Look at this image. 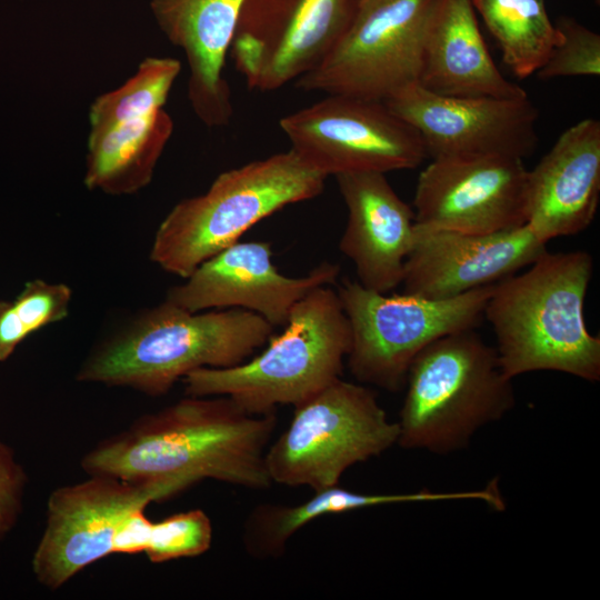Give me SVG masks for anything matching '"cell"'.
Instances as JSON below:
<instances>
[{
  "instance_id": "cell-8",
  "label": "cell",
  "mask_w": 600,
  "mask_h": 600,
  "mask_svg": "<svg viewBox=\"0 0 600 600\" xmlns=\"http://www.w3.org/2000/svg\"><path fill=\"white\" fill-rule=\"evenodd\" d=\"M494 284L449 299L381 293L344 279L337 290L351 330L347 363L357 382L389 392L404 389L414 358L452 332L476 329Z\"/></svg>"
},
{
  "instance_id": "cell-17",
  "label": "cell",
  "mask_w": 600,
  "mask_h": 600,
  "mask_svg": "<svg viewBox=\"0 0 600 600\" xmlns=\"http://www.w3.org/2000/svg\"><path fill=\"white\" fill-rule=\"evenodd\" d=\"M600 198V121L566 129L528 170L526 224L547 242L586 230Z\"/></svg>"
},
{
  "instance_id": "cell-20",
  "label": "cell",
  "mask_w": 600,
  "mask_h": 600,
  "mask_svg": "<svg viewBox=\"0 0 600 600\" xmlns=\"http://www.w3.org/2000/svg\"><path fill=\"white\" fill-rule=\"evenodd\" d=\"M418 84L442 96L528 97L493 62L472 0H437L424 38Z\"/></svg>"
},
{
  "instance_id": "cell-19",
  "label": "cell",
  "mask_w": 600,
  "mask_h": 600,
  "mask_svg": "<svg viewBox=\"0 0 600 600\" xmlns=\"http://www.w3.org/2000/svg\"><path fill=\"white\" fill-rule=\"evenodd\" d=\"M244 0H150L167 39L180 48L189 68L188 99L209 128L227 126L233 114L223 68Z\"/></svg>"
},
{
  "instance_id": "cell-7",
  "label": "cell",
  "mask_w": 600,
  "mask_h": 600,
  "mask_svg": "<svg viewBox=\"0 0 600 600\" xmlns=\"http://www.w3.org/2000/svg\"><path fill=\"white\" fill-rule=\"evenodd\" d=\"M293 408L289 426L266 452L272 483L333 487L349 468L398 443L397 421L360 382L340 378Z\"/></svg>"
},
{
  "instance_id": "cell-26",
  "label": "cell",
  "mask_w": 600,
  "mask_h": 600,
  "mask_svg": "<svg viewBox=\"0 0 600 600\" xmlns=\"http://www.w3.org/2000/svg\"><path fill=\"white\" fill-rule=\"evenodd\" d=\"M212 543V523L201 509L171 514L151 521L144 554L152 563L198 557Z\"/></svg>"
},
{
  "instance_id": "cell-1",
  "label": "cell",
  "mask_w": 600,
  "mask_h": 600,
  "mask_svg": "<svg viewBox=\"0 0 600 600\" xmlns=\"http://www.w3.org/2000/svg\"><path fill=\"white\" fill-rule=\"evenodd\" d=\"M276 427V412L250 413L227 396H187L101 440L80 466L88 476L134 482L212 479L266 490Z\"/></svg>"
},
{
  "instance_id": "cell-9",
  "label": "cell",
  "mask_w": 600,
  "mask_h": 600,
  "mask_svg": "<svg viewBox=\"0 0 600 600\" xmlns=\"http://www.w3.org/2000/svg\"><path fill=\"white\" fill-rule=\"evenodd\" d=\"M437 0H358L333 49L299 89L386 101L418 83Z\"/></svg>"
},
{
  "instance_id": "cell-14",
  "label": "cell",
  "mask_w": 600,
  "mask_h": 600,
  "mask_svg": "<svg viewBox=\"0 0 600 600\" xmlns=\"http://www.w3.org/2000/svg\"><path fill=\"white\" fill-rule=\"evenodd\" d=\"M528 169L513 157L431 159L413 197L416 224L492 233L526 224Z\"/></svg>"
},
{
  "instance_id": "cell-10",
  "label": "cell",
  "mask_w": 600,
  "mask_h": 600,
  "mask_svg": "<svg viewBox=\"0 0 600 600\" xmlns=\"http://www.w3.org/2000/svg\"><path fill=\"white\" fill-rule=\"evenodd\" d=\"M194 486L184 479L134 482L92 474L51 491L46 522L31 558L37 581L58 590L90 564L113 554V543L127 519L151 502Z\"/></svg>"
},
{
  "instance_id": "cell-27",
  "label": "cell",
  "mask_w": 600,
  "mask_h": 600,
  "mask_svg": "<svg viewBox=\"0 0 600 600\" xmlns=\"http://www.w3.org/2000/svg\"><path fill=\"white\" fill-rule=\"evenodd\" d=\"M561 41L537 71L540 79L600 74V36L572 18L556 22Z\"/></svg>"
},
{
  "instance_id": "cell-24",
  "label": "cell",
  "mask_w": 600,
  "mask_h": 600,
  "mask_svg": "<svg viewBox=\"0 0 600 600\" xmlns=\"http://www.w3.org/2000/svg\"><path fill=\"white\" fill-rule=\"evenodd\" d=\"M180 71L181 62L178 59L144 58L136 73L122 86L100 94L91 103L89 133L102 132L162 109Z\"/></svg>"
},
{
  "instance_id": "cell-28",
  "label": "cell",
  "mask_w": 600,
  "mask_h": 600,
  "mask_svg": "<svg viewBox=\"0 0 600 600\" xmlns=\"http://www.w3.org/2000/svg\"><path fill=\"white\" fill-rule=\"evenodd\" d=\"M27 483L23 466L13 449L0 439V544L21 516Z\"/></svg>"
},
{
  "instance_id": "cell-22",
  "label": "cell",
  "mask_w": 600,
  "mask_h": 600,
  "mask_svg": "<svg viewBox=\"0 0 600 600\" xmlns=\"http://www.w3.org/2000/svg\"><path fill=\"white\" fill-rule=\"evenodd\" d=\"M436 492L421 490L399 493H362L339 484L316 490L298 504L262 503L247 516L242 529L246 552L257 559L281 557L289 539L309 522L327 514L358 509L410 502H432Z\"/></svg>"
},
{
  "instance_id": "cell-4",
  "label": "cell",
  "mask_w": 600,
  "mask_h": 600,
  "mask_svg": "<svg viewBox=\"0 0 600 600\" xmlns=\"http://www.w3.org/2000/svg\"><path fill=\"white\" fill-rule=\"evenodd\" d=\"M404 389L397 444L442 456L467 448L516 404L512 379L474 329L426 347L412 361Z\"/></svg>"
},
{
  "instance_id": "cell-6",
  "label": "cell",
  "mask_w": 600,
  "mask_h": 600,
  "mask_svg": "<svg viewBox=\"0 0 600 600\" xmlns=\"http://www.w3.org/2000/svg\"><path fill=\"white\" fill-rule=\"evenodd\" d=\"M326 179L291 149L227 170L204 193L169 211L157 229L150 258L186 279L261 220L319 196Z\"/></svg>"
},
{
  "instance_id": "cell-25",
  "label": "cell",
  "mask_w": 600,
  "mask_h": 600,
  "mask_svg": "<svg viewBox=\"0 0 600 600\" xmlns=\"http://www.w3.org/2000/svg\"><path fill=\"white\" fill-rule=\"evenodd\" d=\"M72 291L66 283L28 281L11 301H0V362L41 328L64 319Z\"/></svg>"
},
{
  "instance_id": "cell-5",
  "label": "cell",
  "mask_w": 600,
  "mask_h": 600,
  "mask_svg": "<svg viewBox=\"0 0 600 600\" xmlns=\"http://www.w3.org/2000/svg\"><path fill=\"white\" fill-rule=\"evenodd\" d=\"M351 330L338 292L311 290L291 309L280 334L230 368H201L181 381L187 396H227L250 413L297 406L341 378Z\"/></svg>"
},
{
  "instance_id": "cell-2",
  "label": "cell",
  "mask_w": 600,
  "mask_h": 600,
  "mask_svg": "<svg viewBox=\"0 0 600 600\" xmlns=\"http://www.w3.org/2000/svg\"><path fill=\"white\" fill-rule=\"evenodd\" d=\"M592 271L587 251H547L524 272L494 284L483 317L508 378L557 371L600 380V338L589 332L583 313Z\"/></svg>"
},
{
  "instance_id": "cell-15",
  "label": "cell",
  "mask_w": 600,
  "mask_h": 600,
  "mask_svg": "<svg viewBox=\"0 0 600 600\" xmlns=\"http://www.w3.org/2000/svg\"><path fill=\"white\" fill-rule=\"evenodd\" d=\"M340 267L324 261L301 277L281 273L266 241L236 242L198 266L166 300L192 312L237 308L283 327L292 307L311 290L337 281Z\"/></svg>"
},
{
  "instance_id": "cell-11",
  "label": "cell",
  "mask_w": 600,
  "mask_h": 600,
  "mask_svg": "<svg viewBox=\"0 0 600 600\" xmlns=\"http://www.w3.org/2000/svg\"><path fill=\"white\" fill-rule=\"evenodd\" d=\"M279 124L291 150L327 178L414 169L428 158L418 132L384 101L328 94Z\"/></svg>"
},
{
  "instance_id": "cell-18",
  "label": "cell",
  "mask_w": 600,
  "mask_h": 600,
  "mask_svg": "<svg viewBox=\"0 0 600 600\" xmlns=\"http://www.w3.org/2000/svg\"><path fill=\"white\" fill-rule=\"evenodd\" d=\"M348 209L339 242L352 261L358 282L388 293L402 282L404 262L414 232V211L381 172H347L334 176Z\"/></svg>"
},
{
  "instance_id": "cell-23",
  "label": "cell",
  "mask_w": 600,
  "mask_h": 600,
  "mask_svg": "<svg viewBox=\"0 0 600 600\" xmlns=\"http://www.w3.org/2000/svg\"><path fill=\"white\" fill-rule=\"evenodd\" d=\"M472 4L518 78L537 73L561 41L544 0H472Z\"/></svg>"
},
{
  "instance_id": "cell-13",
  "label": "cell",
  "mask_w": 600,
  "mask_h": 600,
  "mask_svg": "<svg viewBox=\"0 0 600 600\" xmlns=\"http://www.w3.org/2000/svg\"><path fill=\"white\" fill-rule=\"evenodd\" d=\"M384 103L420 136L430 159L528 158L538 143V110L528 97H453L411 84Z\"/></svg>"
},
{
  "instance_id": "cell-21",
  "label": "cell",
  "mask_w": 600,
  "mask_h": 600,
  "mask_svg": "<svg viewBox=\"0 0 600 600\" xmlns=\"http://www.w3.org/2000/svg\"><path fill=\"white\" fill-rule=\"evenodd\" d=\"M172 131L173 121L162 108L89 133L86 187L111 196L131 194L147 187Z\"/></svg>"
},
{
  "instance_id": "cell-12",
  "label": "cell",
  "mask_w": 600,
  "mask_h": 600,
  "mask_svg": "<svg viewBox=\"0 0 600 600\" xmlns=\"http://www.w3.org/2000/svg\"><path fill=\"white\" fill-rule=\"evenodd\" d=\"M358 0H244L229 54L249 89L272 91L317 68Z\"/></svg>"
},
{
  "instance_id": "cell-3",
  "label": "cell",
  "mask_w": 600,
  "mask_h": 600,
  "mask_svg": "<svg viewBox=\"0 0 600 600\" xmlns=\"http://www.w3.org/2000/svg\"><path fill=\"white\" fill-rule=\"evenodd\" d=\"M274 329L248 310L192 312L164 300L97 344L76 379L160 397L197 369L244 362Z\"/></svg>"
},
{
  "instance_id": "cell-16",
  "label": "cell",
  "mask_w": 600,
  "mask_h": 600,
  "mask_svg": "<svg viewBox=\"0 0 600 600\" xmlns=\"http://www.w3.org/2000/svg\"><path fill=\"white\" fill-rule=\"evenodd\" d=\"M547 251V242L527 224L492 233H464L414 223L403 292L427 299L458 297L496 284Z\"/></svg>"
}]
</instances>
